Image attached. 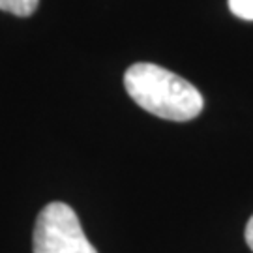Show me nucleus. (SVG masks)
Segmentation results:
<instances>
[{
    "label": "nucleus",
    "mask_w": 253,
    "mask_h": 253,
    "mask_svg": "<svg viewBox=\"0 0 253 253\" xmlns=\"http://www.w3.org/2000/svg\"><path fill=\"white\" fill-rule=\"evenodd\" d=\"M124 86L139 107L156 117L188 122L203 111L201 92L180 75L158 64L137 62L124 73Z\"/></svg>",
    "instance_id": "obj_1"
},
{
    "label": "nucleus",
    "mask_w": 253,
    "mask_h": 253,
    "mask_svg": "<svg viewBox=\"0 0 253 253\" xmlns=\"http://www.w3.org/2000/svg\"><path fill=\"white\" fill-rule=\"evenodd\" d=\"M40 0H0V9L17 17H28L36 11Z\"/></svg>",
    "instance_id": "obj_3"
},
{
    "label": "nucleus",
    "mask_w": 253,
    "mask_h": 253,
    "mask_svg": "<svg viewBox=\"0 0 253 253\" xmlns=\"http://www.w3.org/2000/svg\"><path fill=\"white\" fill-rule=\"evenodd\" d=\"M34 253H98L77 214L64 203H49L36 219Z\"/></svg>",
    "instance_id": "obj_2"
},
{
    "label": "nucleus",
    "mask_w": 253,
    "mask_h": 253,
    "mask_svg": "<svg viewBox=\"0 0 253 253\" xmlns=\"http://www.w3.org/2000/svg\"><path fill=\"white\" fill-rule=\"evenodd\" d=\"M246 242L250 246V250L253 252V216L250 217L248 225H246Z\"/></svg>",
    "instance_id": "obj_5"
},
{
    "label": "nucleus",
    "mask_w": 253,
    "mask_h": 253,
    "mask_svg": "<svg viewBox=\"0 0 253 253\" xmlns=\"http://www.w3.org/2000/svg\"><path fill=\"white\" fill-rule=\"evenodd\" d=\"M229 9L236 17L253 21V0H229Z\"/></svg>",
    "instance_id": "obj_4"
}]
</instances>
